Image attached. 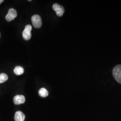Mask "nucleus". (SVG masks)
<instances>
[{
  "mask_svg": "<svg viewBox=\"0 0 121 121\" xmlns=\"http://www.w3.org/2000/svg\"><path fill=\"white\" fill-rule=\"evenodd\" d=\"M112 74L115 79L121 84V65L115 66L112 70Z\"/></svg>",
  "mask_w": 121,
  "mask_h": 121,
  "instance_id": "f257e3e1",
  "label": "nucleus"
},
{
  "mask_svg": "<svg viewBox=\"0 0 121 121\" xmlns=\"http://www.w3.org/2000/svg\"><path fill=\"white\" fill-rule=\"evenodd\" d=\"M31 22L35 28H40L42 24L41 18L39 15L37 14H35L32 16Z\"/></svg>",
  "mask_w": 121,
  "mask_h": 121,
  "instance_id": "f03ea898",
  "label": "nucleus"
},
{
  "mask_svg": "<svg viewBox=\"0 0 121 121\" xmlns=\"http://www.w3.org/2000/svg\"><path fill=\"white\" fill-rule=\"evenodd\" d=\"M32 26L30 25H27L25 26L24 30L22 32V36L24 39L28 40L31 38V30H32Z\"/></svg>",
  "mask_w": 121,
  "mask_h": 121,
  "instance_id": "7ed1b4c3",
  "label": "nucleus"
},
{
  "mask_svg": "<svg viewBox=\"0 0 121 121\" xmlns=\"http://www.w3.org/2000/svg\"><path fill=\"white\" fill-rule=\"evenodd\" d=\"M52 8L56 12V15L59 17L62 16L65 12V9L64 7L62 6L57 3H55L53 4Z\"/></svg>",
  "mask_w": 121,
  "mask_h": 121,
  "instance_id": "20e7f679",
  "label": "nucleus"
},
{
  "mask_svg": "<svg viewBox=\"0 0 121 121\" xmlns=\"http://www.w3.org/2000/svg\"><path fill=\"white\" fill-rule=\"evenodd\" d=\"M17 16V13L16 10L15 9L11 8L9 9L8 13L5 16L6 20L10 22L14 20L15 18Z\"/></svg>",
  "mask_w": 121,
  "mask_h": 121,
  "instance_id": "39448f33",
  "label": "nucleus"
},
{
  "mask_svg": "<svg viewBox=\"0 0 121 121\" xmlns=\"http://www.w3.org/2000/svg\"><path fill=\"white\" fill-rule=\"evenodd\" d=\"M25 101V98L23 95H16L13 98V102L17 105L23 104Z\"/></svg>",
  "mask_w": 121,
  "mask_h": 121,
  "instance_id": "423d86ee",
  "label": "nucleus"
},
{
  "mask_svg": "<svg viewBox=\"0 0 121 121\" xmlns=\"http://www.w3.org/2000/svg\"><path fill=\"white\" fill-rule=\"evenodd\" d=\"M25 115L23 112L21 111H17L16 112L15 116H14V119L15 121H24L25 119Z\"/></svg>",
  "mask_w": 121,
  "mask_h": 121,
  "instance_id": "0eeeda50",
  "label": "nucleus"
},
{
  "mask_svg": "<svg viewBox=\"0 0 121 121\" xmlns=\"http://www.w3.org/2000/svg\"><path fill=\"white\" fill-rule=\"evenodd\" d=\"M13 71L15 74L17 75H20L23 73L24 72V70L22 66H17L15 67Z\"/></svg>",
  "mask_w": 121,
  "mask_h": 121,
  "instance_id": "6e6552de",
  "label": "nucleus"
},
{
  "mask_svg": "<svg viewBox=\"0 0 121 121\" xmlns=\"http://www.w3.org/2000/svg\"><path fill=\"white\" fill-rule=\"evenodd\" d=\"M39 94L42 97H46L48 95V92L47 89L44 88H42L39 91Z\"/></svg>",
  "mask_w": 121,
  "mask_h": 121,
  "instance_id": "1a4fd4ad",
  "label": "nucleus"
},
{
  "mask_svg": "<svg viewBox=\"0 0 121 121\" xmlns=\"http://www.w3.org/2000/svg\"><path fill=\"white\" fill-rule=\"evenodd\" d=\"M8 79V75L4 73H0V83L6 82Z\"/></svg>",
  "mask_w": 121,
  "mask_h": 121,
  "instance_id": "9d476101",
  "label": "nucleus"
},
{
  "mask_svg": "<svg viewBox=\"0 0 121 121\" xmlns=\"http://www.w3.org/2000/svg\"><path fill=\"white\" fill-rule=\"evenodd\" d=\"M3 1H4V0H0V4H1Z\"/></svg>",
  "mask_w": 121,
  "mask_h": 121,
  "instance_id": "9b49d317",
  "label": "nucleus"
},
{
  "mask_svg": "<svg viewBox=\"0 0 121 121\" xmlns=\"http://www.w3.org/2000/svg\"></svg>",
  "mask_w": 121,
  "mask_h": 121,
  "instance_id": "f8f14e48",
  "label": "nucleus"
}]
</instances>
